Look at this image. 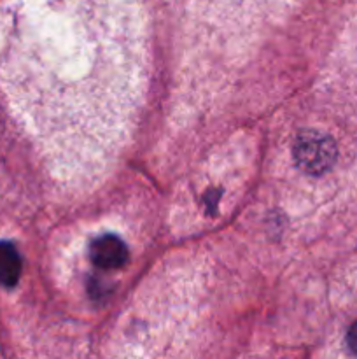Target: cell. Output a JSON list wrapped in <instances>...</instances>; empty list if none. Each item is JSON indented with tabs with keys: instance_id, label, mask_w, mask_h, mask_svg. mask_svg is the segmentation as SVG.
<instances>
[{
	"instance_id": "6da1fadb",
	"label": "cell",
	"mask_w": 357,
	"mask_h": 359,
	"mask_svg": "<svg viewBox=\"0 0 357 359\" xmlns=\"http://www.w3.org/2000/svg\"><path fill=\"white\" fill-rule=\"evenodd\" d=\"M338 149L335 140L315 130L300 133L294 142V160L298 167L310 175H321L335 165Z\"/></svg>"
},
{
	"instance_id": "7a4b0ae2",
	"label": "cell",
	"mask_w": 357,
	"mask_h": 359,
	"mask_svg": "<svg viewBox=\"0 0 357 359\" xmlns=\"http://www.w3.org/2000/svg\"><path fill=\"white\" fill-rule=\"evenodd\" d=\"M90 258L98 269L118 270L128 262V248L118 235L105 233L91 242Z\"/></svg>"
},
{
	"instance_id": "3957f363",
	"label": "cell",
	"mask_w": 357,
	"mask_h": 359,
	"mask_svg": "<svg viewBox=\"0 0 357 359\" xmlns=\"http://www.w3.org/2000/svg\"><path fill=\"white\" fill-rule=\"evenodd\" d=\"M21 256L13 242L0 241V284L14 287L21 277Z\"/></svg>"
},
{
	"instance_id": "277c9868",
	"label": "cell",
	"mask_w": 357,
	"mask_h": 359,
	"mask_svg": "<svg viewBox=\"0 0 357 359\" xmlns=\"http://www.w3.org/2000/svg\"><path fill=\"white\" fill-rule=\"evenodd\" d=\"M346 346H349L350 353L357 356V321H354L346 332Z\"/></svg>"
}]
</instances>
